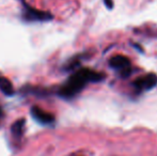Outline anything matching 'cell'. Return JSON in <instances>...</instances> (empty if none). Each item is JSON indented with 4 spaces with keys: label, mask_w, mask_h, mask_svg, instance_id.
I'll return each mask as SVG.
<instances>
[{
    "label": "cell",
    "mask_w": 157,
    "mask_h": 156,
    "mask_svg": "<svg viewBox=\"0 0 157 156\" xmlns=\"http://www.w3.org/2000/svg\"><path fill=\"white\" fill-rule=\"evenodd\" d=\"M105 76L101 73H96L91 70L83 69L81 71L75 73L70 80L67 81L66 86L62 90L63 94L66 96H72L74 94L78 93L89 81H101L103 80Z\"/></svg>",
    "instance_id": "cell-1"
},
{
    "label": "cell",
    "mask_w": 157,
    "mask_h": 156,
    "mask_svg": "<svg viewBox=\"0 0 157 156\" xmlns=\"http://www.w3.org/2000/svg\"><path fill=\"white\" fill-rule=\"evenodd\" d=\"M23 17L26 19V21H49V19H52V15L48 12H44V11H40L36 10V9L32 8V6L26 4L25 2L23 1Z\"/></svg>",
    "instance_id": "cell-2"
},
{
    "label": "cell",
    "mask_w": 157,
    "mask_h": 156,
    "mask_svg": "<svg viewBox=\"0 0 157 156\" xmlns=\"http://www.w3.org/2000/svg\"><path fill=\"white\" fill-rule=\"evenodd\" d=\"M132 85L136 89L139 90H151L157 85V75L154 73H150L142 77L137 78Z\"/></svg>",
    "instance_id": "cell-3"
},
{
    "label": "cell",
    "mask_w": 157,
    "mask_h": 156,
    "mask_svg": "<svg viewBox=\"0 0 157 156\" xmlns=\"http://www.w3.org/2000/svg\"><path fill=\"white\" fill-rule=\"evenodd\" d=\"M109 64L113 69L122 71V70H125L127 67H130V61L127 57L122 56V55H118V56H114L110 59Z\"/></svg>",
    "instance_id": "cell-4"
},
{
    "label": "cell",
    "mask_w": 157,
    "mask_h": 156,
    "mask_svg": "<svg viewBox=\"0 0 157 156\" xmlns=\"http://www.w3.org/2000/svg\"><path fill=\"white\" fill-rule=\"evenodd\" d=\"M0 88L6 94H11L13 93L12 86H11L10 81L6 80V79H0Z\"/></svg>",
    "instance_id": "cell-5"
},
{
    "label": "cell",
    "mask_w": 157,
    "mask_h": 156,
    "mask_svg": "<svg viewBox=\"0 0 157 156\" xmlns=\"http://www.w3.org/2000/svg\"><path fill=\"white\" fill-rule=\"evenodd\" d=\"M104 3H105V6L109 10H111L113 8V0H104Z\"/></svg>",
    "instance_id": "cell-6"
},
{
    "label": "cell",
    "mask_w": 157,
    "mask_h": 156,
    "mask_svg": "<svg viewBox=\"0 0 157 156\" xmlns=\"http://www.w3.org/2000/svg\"><path fill=\"white\" fill-rule=\"evenodd\" d=\"M21 1H25V0H21Z\"/></svg>",
    "instance_id": "cell-7"
}]
</instances>
